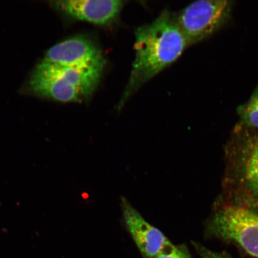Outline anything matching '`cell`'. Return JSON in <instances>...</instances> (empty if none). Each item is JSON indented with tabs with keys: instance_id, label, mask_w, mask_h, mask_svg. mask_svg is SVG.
<instances>
[{
	"instance_id": "6da1fadb",
	"label": "cell",
	"mask_w": 258,
	"mask_h": 258,
	"mask_svg": "<svg viewBox=\"0 0 258 258\" xmlns=\"http://www.w3.org/2000/svg\"><path fill=\"white\" fill-rule=\"evenodd\" d=\"M188 46L176 16L167 10L152 23L138 28L135 31V58L118 110L142 86L175 62Z\"/></svg>"
},
{
	"instance_id": "7a4b0ae2",
	"label": "cell",
	"mask_w": 258,
	"mask_h": 258,
	"mask_svg": "<svg viewBox=\"0 0 258 258\" xmlns=\"http://www.w3.org/2000/svg\"><path fill=\"white\" fill-rule=\"evenodd\" d=\"M103 70L79 69L41 62L30 79L31 91L61 102H81L90 98L99 85Z\"/></svg>"
},
{
	"instance_id": "3957f363",
	"label": "cell",
	"mask_w": 258,
	"mask_h": 258,
	"mask_svg": "<svg viewBox=\"0 0 258 258\" xmlns=\"http://www.w3.org/2000/svg\"><path fill=\"white\" fill-rule=\"evenodd\" d=\"M227 186L235 205L253 209L258 207V137L238 138L228 151Z\"/></svg>"
},
{
	"instance_id": "277c9868",
	"label": "cell",
	"mask_w": 258,
	"mask_h": 258,
	"mask_svg": "<svg viewBox=\"0 0 258 258\" xmlns=\"http://www.w3.org/2000/svg\"><path fill=\"white\" fill-rule=\"evenodd\" d=\"M208 231L258 258V214L253 209L235 205L224 206L213 215Z\"/></svg>"
},
{
	"instance_id": "5b68a950",
	"label": "cell",
	"mask_w": 258,
	"mask_h": 258,
	"mask_svg": "<svg viewBox=\"0 0 258 258\" xmlns=\"http://www.w3.org/2000/svg\"><path fill=\"white\" fill-rule=\"evenodd\" d=\"M231 3L228 0H199L176 16L189 46L211 36L225 24L230 16Z\"/></svg>"
},
{
	"instance_id": "8992f818",
	"label": "cell",
	"mask_w": 258,
	"mask_h": 258,
	"mask_svg": "<svg viewBox=\"0 0 258 258\" xmlns=\"http://www.w3.org/2000/svg\"><path fill=\"white\" fill-rule=\"evenodd\" d=\"M42 61L79 69L104 70L105 66L101 48L94 40L85 35H76L54 45Z\"/></svg>"
},
{
	"instance_id": "52a82bcc",
	"label": "cell",
	"mask_w": 258,
	"mask_h": 258,
	"mask_svg": "<svg viewBox=\"0 0 258 258\" xmlns=\"http://www.w3.org/2000/svg\"><path fill=\"white\" fill-rule=\"evenodd\" d=\"M121 208L125 227L145 258H156L172 244L162 232L148 223L125 198H121Z\"/></svg>"
},
{
	"instance_id": "ba28073f",
	"label": "cell",
	"mask_w": 258,
	"mask_h": 258,
	"mask_svg": "<svg viewBox=\"0 0 258 258\" xmlns=\"http://www.w3.org/2000/svg\"><path fill=\"white\" fill-rule=\"evenodd\" d=\"M125 3L121 0H62L54 2V6L76 20L106 26L118 20Z\"/></svg>"
},
{
	"instance_id": "9c48e42d",
	"label": "cell",
	"mask_w": 258,
	"mask_h": 258,
	"mask_svg": "<svg viewBox=\"0 0 258 258\" xmlns=\"http://www.w3.org/2000/svg\"><path fill=\"white\" fill-rule=\"evenodd\" d=\"M237 111L244 124L249 127L258 128V85L249 101L238 106Z\"/></svg>"
},
{
	"instance_id": "30bf717a",
	"label": "cell",
	"mask_w": 258,
	"mask_h": 258,
	"mask_svg": "<svg viewBox=\"0 0 258 258\" xmlns=\"http://www.w3.org/2000/svg\"><path fill=\"white\" fill-rule=\"evenodd\" d=\"M156 258H192L184 245L175 246L172 243Z\"/></svg>"
},
{
	"instance_id": "8fae6325",
	"label": "cell",
	"mask_w": 258,
	"mask_h": 258,
	"mask_svg": "<svg viewBox=\"0 0 258 258\" xmlns=\"http://www.w3.org/2000/svg\"><path fill=\"white\" fill-rule=\"evenodd\" d=\"M193 245L202 258H231L227 253L209 250L199 243H193Z\"/></svg>"
}]
</instances>
